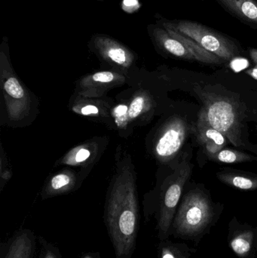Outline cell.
I'll return each instance as SVG.
<instances>
[{
    "label": "cell",
    "instance_id": "7a4b0ae2",
    "mask_svg": "<svg viewBox=\"0 0 257 258\" xmlns=\"http://www.w3.org/2000/svg\"><path fill=\"white\" fill-rule=\"evenodd\" d=\"M221 212V206L214 204L205 191L199 188L189 190L181 199L170 236L193 242L197 246L216 225Z\"/></svg>",
    "mask_w": 257,
    "mask_h": 258
},
{
    "label": "cell",
    "instance_id": "52a82bcc",
    "mask_svg": "<svg viewBox=\"0 0 257 258\" xmlns=\"http://www.w3.org/2000/svg\"><path fill=\"white\" fill-rule=\"evenodd\" d=\"M188 123L181 116L167 119L152 140V153L161 163L173 160L180 153L189 135Z\"/></svg>",
    "mask_w": 257,
    "mask_h": 258
},
{
    "label": "cell",
    "instance_id": "277c9868",
    "mask_svg": "<svg viewBox=\"0 0 257 258\" xmlns=\"http://www.w3.org/2000/svg\"><path fill=\"white\" fill-rule=\"evenodd\" d=\"M157 24L192 39L223 61L232 60L241 52L239 45L233 39L196 21L161 18Z\"/></svg>",
    "mask_w": 257,
    "mask_h": 258
},
{
    "label": "cell",
    "instance_id": "ba28073f",
    "mask_svg": "<svg viewBox=\"0 0 257 258\" xmlns=\"http://www.w3.org/2000/svg\"><path fill=\"white\" fill-rule=\"evenodd\" d=\"M90 49L114 71L127 76L137 60L135 53L108 35L95 34L89 42Z\"/></svg>",
    "mask_w": 257,
    "mask_h": 258
},
{
    "label": "cell",
    "instance_id": "8992f818",
    "mask_svg": "<svg viewBox=\"0 0 257 258\" xmlns=\"http://www.w3.org/2000/svg\"><path fill=\"white\" fill-rule=\"evenodd\" d=\"M204 104L200 112L208 123L221 132L235 147L242 145L241 118L236 102L223 95L201 91L199 93Z\"/></svg>",
    "mask_w": 257,
    "mask_h": 258
},
{
    "label": "cell",
    "instance_id": "30bf717a",
    "mask_svg": "<svg viewBox=\"0 0 257 258\" xmlns=\"http://www.w3.org/2000/svg\"><path fill=\"white\" fill-rule=\"evenodd\" d=\"M127 76L114 70L97 71L77 80L74 94L85 98H104L107 92L123 86Z\"/></svg>",
    "mask_w": 257,
    "mask_h": 258
},
{
    "label": "cell",
    "instance_id": "6da1fadb",
    "mask_svg": "<svg viewBox=\"0 0 257 258\" xmlns=\"http://www.w3.org/2000/svg\"><path fill=\"white\" fill-rule=\"evenodd\" d=\"M106 198L104 221L116 258H131L140 229L137 174L131 154L119 145Z\"/></svg>",
    "mask_w": 257,
    "mask_h": 258
},
{
    "label": "cell",
    "instance_id": "cb8c5ba5",
    "mask_svg": "<svg viewBox=\"0 0 257 258\" xmlns=\"http://www.w3.org/2000/svg\"><path fill=\"white\" fill-rule=\"evenodd\" d=\"M43 252L42 254V258H60L58 250L55 247L48 244L45 240H43Z\"/></svg>",
    "mask_w": 257,
    "mask_h": 258
},
{
    "label": "cell",
    "instance_id": "5bb4252c",
    "mask_svg": "<svg viewBox=\"0 0 257 258\" xmlns=\"http://www.w3.org/2000/svg\"><path fill=\"white\" fill-rule=\"evenodd\" d=\"M82 182L79 173L77 174L69 168H63L47 178L42 187L41 197L42 200H46L69 194L78 189Z\"/></svg>",
    "mask_w": 257,
    "mask_h": 258
},
{
    "label": "cell",
    "instance_id": "4fadbf2b",
    "mask_svg": "<svg viewBox=\"0 0 257 258\" xmlns=\"http://www.w3.org/2000/svg\"><path fill=\"white\" fill-rule=\"evenodd\" d=\"M148 30L155 46L164 54L182 60L200 62L198 56L184 42L174 37L159 24L149 25Z\"/></svg>",
    "mask_w": 257,
    "mask_h": 258
},
{
    "label": "cell",
    "instance_id": "83f0119b",
    "mask_svg": "<svg viewBox=\"0 0 257 258\" xmlns=\"http://www.w3.org/2000/svg\"><path fill=\"white\" fill-rule=\"evenodd\" d=\"M97 1H98V2H104V1H106V0H97Z\"/></svg>",
    "mask_w": 257,
    "mask_h": 258
},
{
    "label": "cell",
    "instance_id": "ac0fdd59",
    "mask_svg": "<svg viewBox=\"0 0 257 258\" xmlns=\"http://www.w3.org/2000/svg\"><path fill=\"white\" fill-rule=\"evenodd\" d=\"M34 238L30 230L20 231L12 239L4 258H32Z\"/></svg>",
    "mask_w": 257,
    "mask_h": 258
},
{
    "label": "cell",
    "instance_id": "9a60e30c",
    "mask_svg": "<svg viewBox=\"0 0 257 258\" xmlns=\"http://www.w3.org/2000/svg\"><path fill=\"white\" fill-rule=\"evenodd\" d=\"M196 135L198 141L205 149L208 158L224 149L228 139L218 130L211 126L202 112L196 122Z\"/></svg>",
    "mask_w": 257,
    "mask_h": 258
},
{
    "label": "cell",
    "instance_id": "d6986e66",
    "mask_svg": "<svg viewBox=\"0 0 257 258\" xmlns=\"http://www.w3.org/2000/svg\"><path fill=\"white\" fill-rule=\"evenodd\" d=\"M112 117L119 136L128 138L131 135L133 126L128 116V100L115 103L112 109Z\"/></svg>",
    "mask_w": 257,
    "mask_h": 258
},
{
    "label": "cell",
    "instance_id": "d4e9b609",
    "mask_svg": "<svg viewBox=\"0 0 257 258\" xmlns=\"http://www.w3.org/2000/svg\"><path fill=\"white\" fill-rule=\"evenodd\" d=\"M250 56L253 63H254L255 64H256V67H257V48H251V49L250 50Z\"/></svg>",
    "mask_w": 257,
    "mask_h": 258
},
{
    "label": "cell",
    "instance_id": "9c48e42d",
    "mask_svg": "<svg viewBox=\"0 0 257 258\" xmlns=\"http://www.w3.org/2000/svg\"><path fill=\"white\" fill-rule=\"evenodd\" d=\"M109 143L108 136L95 137L88 140L68 150L57 159L54 166L79 167V174L84 180L104 154Z\"/></svg>",
    "mask_w": 257,
    "mask_h": 258
},
{
    "label": "cell",
    "instance_id": "5b68a950",
    "mask_svg": "<svg viewBox=\"0 0 257 258\" xmlns=\"http://www.w3.org/2000/svg\"><path fill=\"white\" fill-rule=\"evenodd\" d=\"M192 166L184 158L174 172L163 182L155 210L156 229L160 241L170 236V229L182 198L184 186L192 174Z\"/></svg>",
    "mask_w": 257,
    "mask_h": 258
},
{
    "label": "cell",
    "instance_id": "44dd1931",
    "mask_svg": "<svg viewBox=\"0 0 257 258\" xmlns=\"http://www.w3.org/2000/svg\"><path fill=\"white\" fill-rule=\"evenodd\" d=\"M217 177L220 181L241 190L257 189V176L245 175L234 172H220Z\"/></svg>",
    "mask_w": 257,
    "mask_h": 258
},
{
    "label": "cell",
    "instance_id": "e0dca14e",
    "mask_svg": "<svg viewBox=\"0 0 257 258\" xmlns=\"http://www.w3.org/2000/svg\"><path fill=\"white\" fill-rule=\"evenodd\" d=\"M243 24L257 30V0H214Z\"/></svg>",
    "mask_w": 257,
    "mask_h": 258
},
{
    "label": "cell",
    "instance_id": "4316f807",
    "mask_svg": "<svg viewBox=\"0 0 257 258\" xmlns=\"http://www.w3.org/2000/svg\"><path fill=\"white\" fill-rule=\"evenodd\" d=\"M82 258H100V256L99 254H95V253H89Z\"/></svg>",
    "mask_w": 257,
    "mask_h": 258
},
{
    "label": "cell",
    "instance_id": "484cf974",
    "mask_svg": "<svg viewBox=\"0 0 257 258\" xmlns=\"http://www.w3.org/2000/svg\"><path fill=\"white\" fill-rule=\"evenodd\" d=\"M246 73L249 76H250L252 78L257 80V67H255V68H252V69H249L248 71H246Z\"/></svg>",
    "mask_w": 257,
    "mask_h": 258
},
{
    "label": "cell",
    "instance_id": "603a6c76",
    "mask_svg": "<svg viewBox=\"0 0 257 258\" xmlns=\"http://www.w3.org/2000/svg\"><path fill=\"white\" fill-rule=\"evenodd\" d=\"M1 163H0V189L3 190L5 185L12 178V172L7 156L5 153L3 146H1Z\"/></svg>",
    "mask_w": 257,
    "mask_h": 258
},
{
    "label": "cell",
    "instance_id": "ffe728a7",
    "mask_svg": "<svg viewBox=\"0 0 257 258\" xmlns=\"http://www.w3.org/2000/svg\"><path fill=\"white\" fill-rule=\"evenodd\" d=\"M196 252V248L184 242H174L168 239L160 241L158 245V258H190Z\"/></svg>",
    "mask_w": 257,
    "mask_h": 258
},
{
    "label": "cell",
    "instance_id": "8fae6325",
    "mask_svg": "<svg viewBox=\"0 0 257 258\" xmlns=\"http://www.w3.org/2000/svg\"><path fill=\"white\" fill-rule=\"evenodd\" d=\"M114 104L115 102L111 98L106 97L85 98L73 94L69 100L68 107L75 114L103 124L111 130H116L111 113Z\"/></svg>",
    "mask_w": 257,
    "mask_h": 258
},
{
    "label": "cell",
    "instance_id": "3957f363",
    "mask_svg": "<svg viewBox=\"0 0 257 258\" xmlns=\"http://www.w3.org/2000/svg\"><path fill=\"white\" fill-rule=\"evenodd\" d=\"M0 83L7 123L12 127L20 126L30 119L36 105L32 94L14 71L6 36L0 45Z\"/></svg>",
    "mask_w": 257,
    "mask_h": 258
},
{
    "label": "cell",
    "instance_id": "7c38bea8",
    "mask_svg": "<svg viewBox=\"0 0 257 258\" xmlns=\"http://www.w3.org/2000/svg\"><path fill=\"white\" fill-rule=\"evenodd\" d=\"M228 244L239 258H254L257 251V227L233 218L228 226Z\"/></svg>",
    "mask_w": 257,
    "mask_h": 258
},
{
    "label": "cell",
    "instance_id": "7402d4cb",
    "mask_svg": "<svg viewBox=\"0 0 257 258\" xmlns=\"http://www.w3.org/2000/svg\"><path fill=\"white\" fill-rule=\"evenodd\" d=\"M209 159L211 160L223 162V163H238V162L254 160L256 158L237 150L223 149L214 156H211Z\"/></svg>",
    "mask_w": 257,
    "mask_h": 258
},
{
    "label": "cell",
    "instance_id": "2e32d148",
    "mask_svg": "<svg viewBox=\"0 0 257 258\" xmlns=\"http://www.w3.org/2000/svg\"><path fill=\"white\" fill-rule=\"evenodd\" d=\"M155 107V101L149 91L143 89L136 91L128 100V116L132 126L149 119Z\"/></svg>",
    "mask_w": 257,
    "mask_h": 258
}]
</instances>
